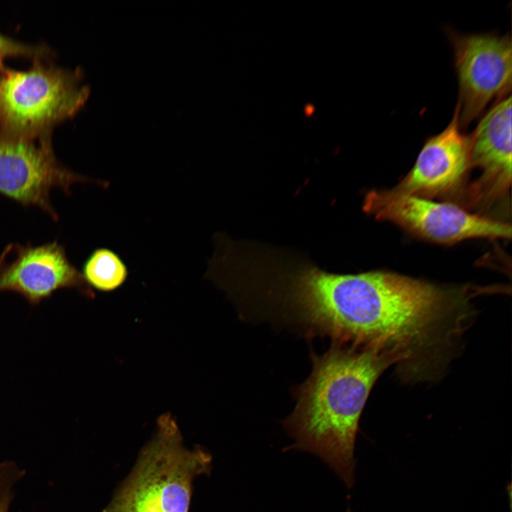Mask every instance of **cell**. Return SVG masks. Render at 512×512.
<instances>
[{
	"label": "cell",
	"mask_w": 512,
	"mask_h": 512,
	"mask_svg": "<svg viewBox=\"0 0 512 512\" xmlns=\"http://www.w3.org/2000/svg\"><path fill=\"white\" fill-rule=\"evenodd\" d=\"M310 359L311 372L293 388L295 407L282 421L294 439L287 449L318 456L351 488L362 411L376 380L400 360L337 342L321 354L311 350Z\"/></svg>",
	"instance_id": "6da1fadb"
},
{
	"label": "cell",
	"mask_w": 512,
	"mask_h": 512,
	"mask_svg": "<svg viewBox=\"0 0 512 512\" xmlns=\"http://www.w3.org/2000/svg\"><path fill=\"white\" fill-rule=\"evenodd\" d=\"M212 457L185 447L171 413L161 415L153 437L102 512H188L193 481L210 471Z\"/></svg>",
	"instance_id": "7a4b0ae2"
},
{
	"label": "cell",
	"mask_w": 512,
	"mask_h": 512,
	"mask_svg": "<svg viewBox=\"0 0 512 512\" xmlns=\"http://www.w3.org/2000/svg\"><path fill=\"white\" fill-rule=\"evenodd\" d=\"M33 60L31 68H5L0 74V135L36 139L51 136L53 128L83 105L87 90L80 73Z\"/></svg>",
	"instance_id": "3957f363"
},
{
	"label": "cell",
	"mask_w": 512,
	"mask_h": 512,
	"mask_svg": "<svg viewBox=\"0 0 512 512\" xmlns=\"http://www.w3.org/2000/svg\"><path fill=\"white\" fill-rule=\"evenodd\" d=\"M364 210L421 238L452 244L471 238L511 237L510 224L473 214L451 203H439L391 189L373 191L364 200Z\"/></svg>",
	"instance_id": "277c9868"
},
{
	"label": "cell",
	"mask_w": 512,
	"mask_h": 512,
	"mask_svg": "<svg viewBox=\"0 0 512 512\" xmlns=\"http://www.w3.org/2000/svg\"><path fill=\"white\" fill-rule=\"evenodd\" d=\"M102 180L80 175L63 165L53 151L51 136L26 139L0 135V194L25 207H37L54 220L58 215L50 201L53 189L65 194L73 185Z\"/></svg>",
	"instance_id": "5b68a950"
},
{
	"label": "cell",
	"mask_w": 512,
	"mask_h": 512,
	"mask_svg": "<svg viewBox=\"0 0 512 512\" xmlns=\"http://www.w3.org/2000/svg\"><path fill=\"white\" fill-rule=\"evenodd\" d=\"M459 84L456 105L462 128L474 121L492 100L507 97L512 84L509 35L448 32Z\"/></svg>",
	"instance_id": "8992f818"
},
{
	"label": "cell",
	"mask_w": 512,
	"mask_h": 512,
	"mask_svg": "<svg viewBox=\"0 0 512 512\" xmlns=\"http://www.w3.org/2000/svg\"><path fill=\"white\" fill-rule=\"evenodd\" d=\"M0 256V292H13L37 304L61 289L78 290L93 298L95 293L82 272L69 260L65 247L54 240L40 245L11 244Z\"/></svg>",
	"instance_id": "52a82bcc"
},
{
	"label": "cell",
	"mask_w": 512,
	"mask_h": 512,
	"mask_svg": "<svg viewBox=\"0 0 512 512\" xmlns=\"http://www.w3.org/2000/svg\"><path fill=\"white\" fill-rule=\"evenodd\" d=\"M497 102L469 137L470 169L479 176L466 188L467 203L489 208L506 196L511 185V97Z\"/></svg>",
	"instance_id": "ba28073f"
},
{
	"label": "cell",
	"mask_w": 512,
	"mask_h": 512,
	"mask_svg": "<svg viewBox=\"0 0 512 512\" xmlns=\"http://www.w3.org/2000/svg\"><path fill=\"white\" fill-rule=\"evenodd\" d=\"M461 128L456 107L446 128L427 139L412 169L391 190L425 198L459 192L470 171L469 137Z\"/></svg>",
	"instance_id": "9c48e42d"
},
{
	"label": "cell",
	"mask_w": 512,
	"mask_h": 512,
	"mask_svg": "<svg viewBox=\"0 0 512 512\" xmlns=\"http://www.w3.org/2000/svg\"><path fill=\"white\" fill-rule=\"evenodd\" d=\"M82 274L91 288L110 292L117 289L126 282L129 270L116 252L103 247L96 248L86 258Z\"/></svg>",
	"instance_id": "30bf717a"
},
{
	"label": "cell",
	"mask_w": 512,
	"mask_h": 512,
	"mask_svg": "<svg viewBox=\"0 0 512 512\" xmlns=\"http://www.w3.org/2000/svg\"><path fill=\"white\" fill-rule=\"evenodd\" d=\"M50 50L45 46H31L23 43L0 33V74L4 70V60L8 58L23 57L32 60L48 59Z\"/></svg>",
	"instance_id": "8fae6325"
},
{
	"label": "cell",
	"mask_w": 512,
	"mask_h": 512,
	"mask_svg": "<svg viewBox=\"0 0 512 512\" xmlns=\"http://www.w3.org/2000/svg\"><path fill=\"white\" fill-rule=\"evenodd\" d=\"M24 474L14 463L0 462V512H8L14 484Z\"/></svg>",
	"instance_id": "7c38bea8"
},
{
	"label": "cell",
	"mask_w": 512,
	"mask_h": 512,
	"mask_svg": "<svg viewBox=\"0 0 512 512\" xmlns=\"http://www.w3.org/2000/svg\"><path fill=\"white\" fill-rule=\"evenodd\" d=\"M346 512H351V511L349 508H348Z\"/></svg>",
	"instance_id": "4fadbf2b"
}]
</instances>
